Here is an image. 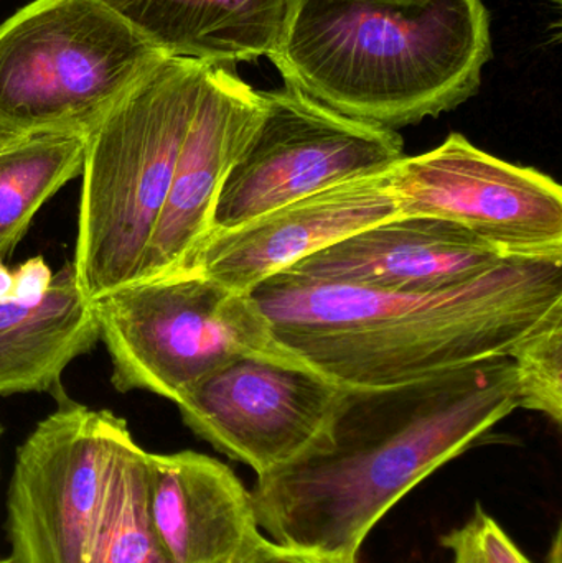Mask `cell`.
Returning a JSON list of instances; mask_svg holds the SVG:
<instances>
[{
  "label": "cell",
  "mask_w": 562,
  "mask_h": 563,
  "mask_svg": "<svg viewBox=\"0 0 562 563\" xmlns=\"http://www.w3.org/2000/svg\"><path fill=\"white\" fill-rule=\"evenodd\" d=\"M13 298V273L0 261V301Z\"/></svg>",
  "instance_id": "23"
},
{
  "label": "cell",
  "mask_w": 562,
  "mask_h": 563,
  "mask_svg": "<svg viewBox=\"0 0 562 563\" xmlns=\"http://www.w3.org/2000/svg\"><path fill=\"white\" fill-rule=\"evenodd\" d=\"M147 455L124 430L112 453L89 563H175L152 519Z\"/></svg>",
  "instance_id": "18"
},
{
  "label": "cell",
  "mask_w": 562,
  "mask_h": 563,
  "mask_svg": "<svg viewBox=\"0 0 562 563\" xmlns=\"http://www.w3.org/2000/svg\"><path fill=\"white\" fill-rule=\"evenodd\" d=\"M561 542L560 529L548 563H562ZM442 545L452 552V563H533L481 506L462 528L442 538Z\"/></svg>",
  "instance_id": "20"
},
{
  "label": "cell",
  "mask_w": 562,
  "mask_h": 563,
  "mask_svg": "<svg viewBox=\"0 0 562 563\" xmlns=\"http://www.w3.org/2000/svg\"><path fill=\"white\" fill-rule=\"evenodd\" d=\"M162 58L98 0H33L0 25V148L88 135Z\"/></svg>",
  "instance_id": "5"
},
{
  "label": "cell",
  "mask_w": 562,
  "mask_h": 563,
  "mask_svg": "<svg viewBox=\"0 0 562 563\" xmlns=\"http://www.w3.org/2000/svg\"><path fill=\"white\" fill-rule=\"evenodd\" d=\"M0 563H10L9 559H3V561H0Z\"/></svg>",
  "instance_id": "24"
},
{
  "label": "cell",
  "mask_w": 562,
  "mask_h": 563,
  "mask_svg": "<svg viewBox=\"0 0 562 563\" xmlns=\"http://www.w3.org/2000/svg\"><path fill=\"white\" fill-rule=\"evenodd\" d=\"M343 393L289 353H244L201 377L175 404L195 435L263 475L322 437Z\"/></svg>",
  "instance_id": "10"
},
{
  "label": "cell",
  "mask_w": 562,
  "mask_h": 563,
  "mask_svg": "<svg viewBox=\"0 0 562 563\" xmlns=\"http://www.w3.org/2000/svg\"><path fill=\"white\" fill-rule=\"evenodd\" d=\"M53 282V273L42 256L32 257L13 273V298L33 300L42 297Z\"/></svg>",
  "instance_id": "22"
},
{
  "label": "cell",
  "mask_w": 562,
  "mask_h": 563,
  "mask_svg": "<svg viewBox=\"0 0 562 563\" xmlns=\"http://www.w3.org/2000/svg\"><path fill=\"white\" fill-rule=\"evenodd\" d=\"M147 482L152 519L175 563H231L260 532L251 492L211 456L148 453Z\"/></svg>",
  "instance_id": "14"
},
{
  "label": "cell",
  "mask_w": 562,
  "mask_h": 563,
  "mask_svg": "<svg viewBox=\"0 0 562 563\" xmlns=\"http://www.w3.org/2000/svg\"><path fill=\"white\" fill-rule=\"evenodd\" d=\"M491 56L482 0H297L269 59L286 88L396 131L464 104Z\"/></svg>",
  "instance_id": "3"
},
{
  "label": "cell",
  "mask_w": 562,
  "mask_h": 563,
  "mask_svg": "<svg viewBox=\"0 0 562 563\" xmlns=\"http://www.w3.org/2000/svg\"><path fill=\"white\" fill-rule=\"evenodd\" d=\"M86 135L46 134L0 148V261L29 231L36 211L82 172Z\"/></svg>",
  "instance_id": "17"
},
{
  "label": "cell",
  "mask_w": 562,
  "mask_h": 563,
  "mask_svg": "<svg viewBox=\"0 0 562 563\" xmlns=\"http://www.w3.org/2000/svg\"><path fill=\"white\" fill-rule=\"evenodd\" d=\"M389 170L326 188L231 230L213 231L178 273L188 271L247 295L317 251L398 217Z\"/></svg>",
  "instance_id": "11"
},
{
  "label": "cell",
  "mask_w": 562,
  "mask_h": 563,
  "mask_svg": "<svg viewBox=\"0 0 562 563\" xmlns=\"http://www.w3.org/2000/svg\"><path fill=\"white\" fill-rule=\"evenodd\" d=\"M518 409L562 420V308L531 331L510 353Z\"/></svg>",
  "instance_id": "19"
},
{
  "label": "cell",
  "mask_w": 562,
  "mask_h": 563,
  "mask_svg": "<svg viewBox=\"0 0 562 563\" xmlns=\"http://www.w3.org/2000/svg\"><path fill=\"white\" fill-rule=\"evenodd\" d=\"M95 310L119 393L175 402L240 354L286 353L250 294L188 271L132 282L95 300Z\"/></svg>",
  "instance_id": "6"
},
{
  "label": "cell",
  "mask_w": 562,
  "mask_h": 563,
  "mask_svg": "<svg viewBox=\"0 0 562 563\" xmlns=\"http://www.w3.org/2000/svg\"><path fill=\"white\" fill-rule=\"evenodd\" d=\"M213 65L165 56L86 135L73 267L91 300L141 276Z\"/></svg>",
  "instance_id": "4"
},
{
  "label": "cell",
  "mask_w": 562,
  "mask_h": 563,
  "mask_svg": "<svg viewBox=\"0 0 562 563\" xmlns=\"http://www.w3.org/2000/svg\"><path fill=\"white\" fill-rule=\"evenodd\" d=\"M168 58L231 66L273 56L297 0H98Z\"/></svg>",
  "instance_id": "15"
},
{
  "label": "cell",
  "mask_w": 562,
  "mask_h": 563,
  "mask_svg": "<svg viewBox=\"0 0 562 563\" xmlns=\"http://www.w3.org/2000/svg\"><path fill=\"white\" fill-rule=\"evenodd\" d=\"M504 257L452 221L398 214L343 238L280 274L385 291H431L484 276Z\"/></svg>",
  "instance_id": "13"
},
{
  "label": "cell",
  "mask_w": 562,
  "mask_h": 563,
  "mask_svg": "<svg viewBox=\"0 0 562 563\" xmlns=\"http://www.w3.org/2000/svg\"><path fill=\"white\" fill-rule=\"evenodd\" d=\"M98 341L95 300L65 264L42 297L0 301V396L55 394L66 367Z\"/></svg>",
  "instance_id": "16"
},
{
  "label": "cell",
  "mask_w": 562,
  "mask_h": 563,
  "mask_svg": "<svg viewBox=\"0 0 562 563\" xmlns=\"http://www.w3.org/2000/svg\"><path fill=\"white\" fill-rule=\"evenodd\" d=\"M250 295L280 350L343 389H376L510 356L561 310L562 261L505 260L467 284L431 291L277 274Z\"/></svg>",
  "instance_id": "2"
},
{
  "label": "cell",
  "mask_w": 562,
  "mask_h": 563,
  "mask_svg": "<svg viewBox=\"0 0 562 563\" xmlns=\"http://www.w3.org/2000/svg\"><path fill=\"white\" fill-rule=\"evenodd\" d=\"M510 356L401 386L345 389L302 455L257 475V526L279 544L356 563L376 525L517 410Z\"/></svg>",
  "instance_id": "1"
},
{
  "label": "cell",
  "mask_w": 562,
  "mask_h": 563,
  "mask_svg": "<svg viewBox=\"0 0 562 563\" xmlns=\"http://www.w3.org/2000/svg\"><path fill=\"white\" fill-rule=\"evenodd\" d=\"M231 563H343L316 552L269 541L257 532Z\"/></svg>",
  "instance_id": "21"
},
{
  "label": "cell",
  "mask_w": 562,
  "mask_h": 563,
  "mask_svg": "<svg viewBox=\"0 0 562 563\" xmlns=\"http://www.w3.org/2000/svg\"><path fill=\"white\" fill-rule=\"evenodd\" d=\"M263 112V92L231 66H211L137 280L184 269L211 233L221 188Z\"/></svg>",
  "instance_id": "12"
},
{
  "label": "cell",
  "mask_w": 562,
  "mask_h": 563,
  "mask_svg": "<svg viewBox=\"0 0 562 563\" xmlns=\"http://www.w3.org/2000/svg\"><path fill=\"white\" fill-rule=\"evenodd\" d=\"M128 423L63 399L16 450L10 563H89L112 453Z\"/></svg>",
  "instance_id": "8"
},
{
  "label": "cell",
  "mask_w": 562,
  "mask_h": 563,
  "mask_svg": "<svg viewBox=\"0 0 562 563\" xmlns=\"http://www.w3.org/2000/svg\"><path fill=\"white\" fill-rule=\"evenodd\" d=\"M263 98V118L221 188L211 233L326 188L385 174L406 157L396 131L346 118L290 88Z\"/></svg>",
  "instance_id": "7"
},
{
  "label": "cell",
  "mask_w": 562,
  "mask_h": 563,
  "mask_svg": "<svg viewBox=\"0 0 562 563\" xmlns=\"http://www.w3.org/2000/svg\"><path fill=\"white\" fill-rule=\"evenodd\" d=\"M399 214L452 221L504 260L562 261V188L537 168L475 147L462 134L389 170Z\"/></svg>",
  "instance_id": "9"
}]
</instances>
